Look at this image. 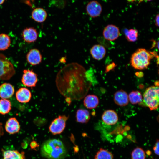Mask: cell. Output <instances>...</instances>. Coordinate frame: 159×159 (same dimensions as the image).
Instances as JSON below:
<instances>
[{"label": "cell", "mask_w": 159, "mask_h": 159, "mask_svg": "<svg viewBox=\"0 0 159 159\" xmlns=\"http://www.w3.org/2000/svg\"><path fill=\"white\" fill-rule=\"evenodd\" d=\"M89 81L84 68L73 63L60 70L55 82L60 93L70 104L72 100H80L86 96L90 86Z\"/></svg>", "instance_id": "cell-1"}, {"label": "cell", "mask_w": 159, "mask_h": 159, "mask_svg": "<svg viewBox=\"0 0 159 159\" xmlns=\"http://www.w3.org/2000/svg\"><path fill=\"white\" fill-rule=\"evenodd\" d=\"M41 153L42 156L48 159H63L67 154L62 142L55 139L48 140L42 144Z\"/></svg>", "instance_id": "cell-2"}, {"label": "cell", "mask_w": 159, "mask_h": 159, "mask_svg": "<svg viewBox=\"0 0 159 159\" xmlns=\"http://www.w3.org/2000/svg\"><path fill=\"white\" fill-rule=\"evenodd\" d=\"M154 53L150 52L144 48L138 49L132 55L130 63L135 69L143 70L147 68Z\"/></svg>", "instance_id": "cell-3"}, {"label": "cell", "mask_w": 159, "mask_h": 159, "mask_svg": "<svg viewBox=\"0 0 159 159\" xmlns=\"http://www.w3.org/2000/svg\"><path fill=\"white\" fill-rule=\"evenodd\" d=\"M159 87L152 86L147 88L143 95V101L150 110L157 109L159 106Z\"/></svg>", "instance_id": "cell-4"}, {"label": "cell", "mask_w": 159, "mask_h": 159, "mask_svg": "<svg viewBox=\"0 0 159 159\" xmlns=\"http://www.w3.org/2000/svg\"><path fill=\"white\" fill-rule=\"evenodd\" d=\"M15 72L12 63L5 56L0 53V78L4 80L9 79Z\"/></svg>", "instance_id": "cell-5"}, {"label": "cell", "mask_w": 159, "mask_h": 159, "mask_svg": "<svg viewBox=\"0 0 159 159\" xmlns=\"http://www.w3.org/2000/svg\"><path fill=\"white\" fill-rule=\"evenodd\" d=\"M69 117V116L63 115L55 118L51 122L49 126V132L54 135L62 133L65 127L66 121Z\"/></svg>", "instance_id": "cell-6"}, {"label": "cell", "mask_w": 159, "mask_h": 159, "mask_svg": "<svg viewBox=\"0 0 159 159\" xmlns=\"http://www.w3.org/2000/svg\"><path fill=\"white\" fill-rule=\"evenodd\" d=\"M21 81L26 86L32 87L35 86L38 81L37 75L32 70H24Z\"/></svg>", "instance_id": "cell-7"}, {"label": "cell", "mask_w": 159, "mask_h": 159, "mask_svg": "<svg viewBox=\"0 0 159 159\" xmlns=\"http://www.w3.org/2000/svg\"><path fill=\"white\" fill-rule=\"evenodd\" d=\"M120 34L119 28L113 24L107 25L103 31V35L104 38L110 41H113L116 39Z\"/></svg>", "instance_id": "cell-8"}, {"label": "cell", "mask_w": 159, "mask_h": 159, "mask_svg": "<svg viewBox=\"0 0 159 159\" xmlns=\"http://www.w3.org/2000/svg\"><path fill=\"white\" fill-rule=\"evenodd\" d=\"M86 11L89 16L92 18H95L101 14L102 8L101 5L98 1H92L89 2L87 5Z\"/></svg>", "instance_id": "cell-9"}, {"label": "cell", "mask_w": 159, "mask_h": 159, "mask_svg": "<svg viewBox=\"0 0 159 159\" xmlns=\"http://www.w3.org/2000/svg\"><path fill=\"white\" fill-rule=\"evenodd\" d=\"M26 58L29 64L35 66L41 63L42 56L39 50L34 48L29 50L26 55Z\"/></svg>", "instance_id": "cell-10"}, {"label": "cell", "mask_w": 159, "mask_h": 159, "mask_svg": "<svg viewBox=\"0 0 159 159\" xmlns=\"http://www.w3.org/2000/svg\"><path fill=\"white\" fill-rule=\"evenodd\" d=\"M22 36L25 42L31 43L36 41L38 37V33L36 29L34 28L27 27L23 31Z\"/></svg>", "instance_id": "cell-11"}, {"label": "cell", "mask_w": 159, "mask_h": 159, "mask_svg": "<svg viewBox=\"0 0 159 159\" xmlns=\"http://www.w3.org/2000/svg\"><path fill=\"white\" fill-rule=\"evenodd\" d=\"M102 119L105 124L108 125H112L117 122L118 118L117 114L115 111L108 110L103 113Z\"/></svg>", "instance_id": "cell-12"}, {"label": "cell", "mask_w": 159, "mask_h": 159, "mask_svg": "<svg viewBox=\"0 0 159 159\" xmlns=\"http://www.w3.org/2000/svg\"><path fill=\"white\" fill-rule=\"evenodd\" d=\"M114 100L115 102L119 106H126L129 102L128 95L125 91L122 90H120L115 93Z\"/></svg>", "instance_id": "cell-13"}, {"label": "cell", "mask_w": 159, "mask_h": 159, "mask_svg": "<svg viewBox=\"0 0 159 159\" xmlns=\"http://www.w3.org/2000/svg\"><path fill=\"white\" fill-rule=\"evenodd\" d=\"M90 52L91 56L94 59L100 60L104 57L106 53V50L102 45L95 44L92 47Z\"/></svg>", "instance_id": "cell-14"}, {"label": "cell", "mask_w": 159, "mask_h": 159, "mask_svg": "<svg viewBox=\"0 0 159 159\" xmlns=\"http://www.w3.org/2000/svg\"><path fill=\"white\" fill-rule=\"evenodd\" d=\"M5 129L8 133L13 134L18 132L20 129L19 123L15 118H11L7 121Z\"/></svg>", "instance_id": "cell-15"}, {"label": "cell", "mask_w": 159, "mask_h": 159, "mask_svg": "<svg viewBox=\"0 0 159 159\" xmlns=\"http://www.w3.org/2000/svg\"><path fill=\"white\" fill-rule=\"evenodd\" d=\"M16 96L17 100L21 103L28 102L31 99V93L28 89L25 87L19 89L16 92Z\"/></svg>", "instance_id": "cell-16"}, {"label": "cell", "mask_w": 159, "mask_h": 159, "mask_svg": "<svg viewBox=\"0 0 159 159\" xmlns=\"http://www.w3.org/2000/svg\"><path fill=\"white\" fill-rule=\"evenodd\" d=\"M14 92V87L9 83H5L0 86V97L7 99L11 97Z\"/></svg>", "instance_id": "cell-17"}, {"label": "cell", "mask_w": 159, "mask_h": 159, "mask_svg": "<svg viewBox=\"0 0 159 159\" xmlns=\"http://www.w3.org/2000/svg\"><path fill=\"white\" fill-rule=\"evenodd\" d=\"M99 103V100L98 97L93 94H89L85 96L83 100L84 106L89 109L96 108Z\"/></svg>", "instance_id": "cell-18"}, {"label": "cell", "mask_w": 159, "mask_h": 159, "mask_svg": "<svg viewBox=\"0 0 159 159\" xmlns=\"http://www.w3.org/2000/svg\"><path fill=\"white\" fill-rule=\"evenodd\" d=\"M47 14L43 8H37L35 9L32 13V17L35 21L39 23H42L46 19Z\"/></svg>", "instance_id": "cell-19"}, {"label": "cell", "mask_w": 159, "mask_h": 159, "mask_svg": "<svg viewBox=\"0 0 159 159\" xmlns=\"http://www.w3.org/2000/svg\"><path fill=\"white\" fill-rule=\"evenodd\" d=\"M76 121L82 124L86 123L90 119L89 112L86 109H78L76 112Z\"/></svg>", "instance_id": "cell-20"}, {"label": "cell", "mask_w": 159, "mask_h": 159, "mask_svg": "<svg viewBox=\"0 0 159 159\" xmlns=\"http://www.w3.org/2000/svg\"><path fill=\"white\" fill-rule=\"evenodd\" d=\"M3 159H25L24 152L16 150H3Z\"/></svg>", "instance_id": "cell-21"}, {"label": "cell", "mask_w": 159, "mask_h": 159, "mask_svg": "<svg viewBox=\"0 0 159 159\" xmlns=\"http://www.w3.org/2000/svg\"><path fill=\"white\" fill-rule=\"evenodd\" d=\"M11 43L10 37L4 33L0 34V50L4 51L10 46Z\"/></svg>", "instance_id": "cell-22"}, {"label": "cell", "mask_w": 159, "mask_h": 159, "mask_svg": "<svg viewBox=\"0 0 159 159\" xmlns=\"http://www.w3.org/2000/svg\"><path fill=\"white\" fill-rule=\"evenodd\" d=\"M95 159H113V155L107 150L100 148L97 152Z\"/></svg>", "instance_id": "cell-23"}, {"label": "cell", "mask_w": 159, "mask_h": 159, "mask_svg": "<svg viewBox=\"0 0 159 159\" xmlns=\"http://www.w3.org/2000/svg\"><path fill=\"white\" fill-rule=\"evenodd\" d=\"M128 96L129 100L133 104L140 103L142 102L143 100L141 93L138 91L131 92L129 93Z\"/></svg>", "instance_id": "cell-24"}, {"label": "cell", "mask_w": 159, "mask_h": 159, "mask_svg": "<svg viewBox=\"0 0 159 159\" xmlns=\"http://www.w3.org/2000/svg\"><path fill=\"white\" fill-rule=\"evenodd\" d=\"M11 108V103L7 99L0 100V114L5 115L9 112Z\"/></svg>", "instance_id": "cell-25"}, {"label": "cell", "mask_w": 159, "mask_h": 159, "mask_svg": "<svg viewBox=\"0 0 159 159\" xmlns=\"http://www.w3.org/2000/svg\"><path fill=\"white\" fill-rule=\"evenodd\" d=\"M146 157L145 151L140 147L135 148L131 153V159H145Z\"/></svg>", "instance_id": "cell-26"}, {"label": "cell", "mask_w": 159, "mask_h": 159, "mask_svg": "<svg viewBox=\"0 0 159 159\" xmlns=\"http://www.w3.org/2000/svg\"><path fill=\"white\" fill-rule=\"evenodd\" d=\"M138 31L136 29H130L125 34L127 39L129 42L136 41L138 39Z\"/></svg>", "instance_id": "cell-27"}, {"label": "cell", "mask_w": 159, "mask_h": 159, "mask_svg": "<svg viewBox=\"0 0 159 159\" xmlns=\"http://www.w3.org/2000/svg\"><path fill=\"white\" fill-rule=\"evenodd\" d=\"M159 140L158 139H157L153 147V149L154 153L158 156L159 155Z\"/></svg>", "instance_id": "cell-28"}, {"label": "cell", "mask_w": 159, "mask_h": 159, "mask_svg": "<svg viewBox=\"0 0 159 159\" xmlns=\"http://www.w3.org/2000/svg\"><path fill=\"white\" fill-rule=\"evenodd\" d=\"M30 146L32 149H35L39 146L37 143L35 141H32L30 143Z\"/></svg>", "instance_id": "cell-29"}, {"label": "cell", "mask_w": 159, "mask_h": 159, "mask_svg": "<svg viewBox=\"0 0 159 159\" xmlns=\"http://www.w3.org/2000/svg\"><path fill=\"white\" fill-rule=\"evenodd\" d=\"M159 14L157 15L155 19V23L156 25L158 27L159 26Z\"/></svg>", "instance_id": "cell-30"}, {"label": "cell", "mask_w": 159, "mask_h": 159, "mask_svg": "<svg viewBox=\"0 0 159 159\" xmlns=\"http://www.w3.org/2000/svg\"><path fill=\"white\" fill-rule=\"evenodd\" d=\"M5 0H0V5L3 4Z\"/></svg>", "instance_id": "cell-31"}, {"label": "cell", "mask_w": 159, "mask_h": 159, "mask_svg": "<svg viewBox=\"0 0 159 159\" xmlns=\"http://www.w3.org/2000/svg\"><path fill=\"white\" fill-rule=\"evenodd\" d=\"M148 159H154L153 158H149Z\"/></svg>", "instance_id": "cell-32"}, {"label": "cell", "mask_w": 159, "mask_h": 159, "mask_svg": "<svg viewBox=\"0 0 159 159\" xmlns=\"http://www.w3.org/2000/svg\"><path fill=\"white\" fill-rule=\"evenodd\" d=\"M147 0V1H152V0Z\"/></svg>", "instance_id": "cell-33"}]
</instances>
